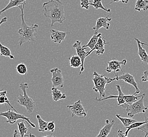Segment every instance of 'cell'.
Masks as SVG:
<instances>
[{
	"label": "cell",
	"instance_id": "cell-1",
	"mask_svg": "<svg viewBox=\"0 0 148 137\" xmlns=\"http://www.w3.org/2000/svg\"><path fill=\"white\" fill-rule=\"evenodd\" d=\"M43 12L44 16L51 20V26L55 23L62 24L65 21L64 6L60 0H50L44 3Z\"/></svg>",
	"mask_w": 148,
	"mask_h": 137
},
{
	"label": "cell",
	"instance_id": "cell-2",
	"mask_svg": "<svg viewBox=\"0 0 148 137\" xmlns=\"http://www.w3.org/2000/svg\"><path fill=\"white\" fill-rule=\"evenodd\" d=\"M25 4L26 3H24L18 7L21 10L22 17L21 28L18 31V33L20 35L18 42V45L20 46L26 42H35L37 37V29L39 26L37 24H34L29 26L26 23L24 15V9Z\"/></svg>",
	"mask_w": 148,
	"mask_h": 137
},
{
	"label": "cell",
	"instance_id": "cell-3",
	"mask_svg": "<svg viewBox=\"0 0 148 137\" xmlns=\"http://www.w3.org/2000/svg\"><path fill=\"white\" fill-rule=\"evenodd\" d=\"M92 80L94 83V91L99 93L100 98H103L106 97V85L116 81V77H107L104 74H100L97 72L95 71L93 73V78Z\"/></svg>",
	"mask_w": 148,
	"mask_h": 137
},
{
	"label": "cell",
	"instance_id": "cell-4",
	"mask_svg": "<svg viewBox=\"0 0 148 137\" xmlns=\"http://www.w3.org/2000/svg\"><path fill=\"white\" fill-rule=\"evenodd\" d=\"M20 88L23 91V94H19L17 97V102L21 106L24 107L28 113H31L34 110L36 104L34 101L29 97L27 93V89L29 88L28 83H21Z\"/></svg>",
	"mask_w": 148,
	"mask_h": 137
},
{
	"label": "cell",
	"instance_id": "cell-5",
	"mask_svg": "<svg viewBox=\"0 0 148 137\" xmlns=\"http://www.w3.org/2000/svg\"><path fill=\"white\" fill-rule=\"evenodd\" d=\"M145 95V93H144L142 97L140 98L139 100L134 103L130 104H127L125 103L120 106L123 108L125 109L128 116L130 118L134 117L135 115L140 113H145L148 109V107H145L144 105V98Z\"/></svg>",
	"mask_w": 148,
	"mask_h": 137
},
{
	"label": "cell",
	"instance_id": "cell-6",
	"mask_svg": "<svg viewBox=\"0 0 148 137\" xmlns=\"http://www.w3.org/2000/svg\"><path fill=\"white\" fill-rule=\"evenodd\" d=\"M0 117H4L6 118V123H8L11 125L14 124L19 119L24 120L29 126H31L32 128H35L36 125L34 123L32 122L31 121L29 118L26 117L25 115L20 114L17 112L11 111V110H8L6 111L0 112Z\"/></svg>",
	"mask_w": 148,
	"mask_h": 137
},
{
	"label": "cell",
	"instance_id": "cell-7",
	"mask_svg": "<svg viewBox=\"0 0 148 137\" xmlns=\"http://www.w3.org/2000/svg\"><path fill=\"white\" fill-rule=\"evenodd\" d=\"M72 112L71 116L74 117L77 116L82 119L85 118L87 116V111H86L81 100H78L75 102L73 103L71 105L67 107Z\"/></svg>",
	"mask_w": 148,
	"mask_h": 137
},
{
	"label": "cell",
	"instance_id": "cell-8",
	"mask_svg": "<svg viewBox=\"0 0 148 137\" xmlns=\"http://www.w3.org/2000/svg\"><path fill=\"white\" fill-rule=\"evenodd\" d=\"M127 63L126 59H123L122 61H118L117 60H112L107 62L108 66L106 68V71L108 73L114 72L116 73L119 72H123L122 69V66H125Z\"/></svg>",
	"mask_w": 148,
	"mask_h": 137
},
{
	"label": "cell",
	"instance_id": "cell-9",
	"mask_svg": "<svg viewBox=\"0 0 148 137\" xmlns=\"http://www.w3.org/2000/svg\"><path fill=\"white\" fill-rule=\"evenodd\" d=\"M50 72L52 74L51 81L53 86L64 87V77L62 70L58 68H54L51 69Z\"/></svg>",
	"mask_w": 148,
	"mask_h": 137
},
{
	"label": "cell",
	"instance_id": "cell-10",
	"mask_svg": "<svg viewBox=\"0 0 148 137\" xmlns=\"http://www.w3.org/2000/svg\"><path fill=\"white\" fill-rule=\"evenodd\" d=\"M73 47L75 49L77 55L81 59L82 66H81V68H80V70L79 73V75H81L85 70L84 62H85L86 58L87 57V54L88 52L86 51V48H84V47H83V46H82V42H81V41H80L79 40H77L76 41V42L73 44Z\"/></svg>",
	"mask_w": 148,
	"mask_h": 137
},
{
	"label": "cell",
	"instance_id": "cell-11",
	"mask_svg": "<svg viewBox=\"0 0 148 137\" xmlns=\"http://www.w3.org/2000/svg\"><path fill=\"white\" fill-rule=\"evenodd\" d=\"M115 77H116V81H119V80H122L124 81L126 83H128L131 86H133L134 88L136 89V92L134 93L135 95L138 94L140 92L138 85L137 84V82L136 81L134 77V75L132 74H130L129 73H123L122 75L119 76L117 73H115Z\"/></svg>",
	"mask_w": 148,
	"mask_h": 137
},
{
	"label": "cell",
	"instance_id": "cell-12",
	"mask_svg": "<svg viewBox=\"0 0 148 137\" xmlns=\"http://www.w3.org/2000/svg\"><path fill=\"white\" fill-rule=\"evenodd\" d=\"M108 44H109V42H106V39L103 37L102 35L100 36L96 44L94 46V48L87 52V57L89 56L94 51H95L96 54L98 55L103 54L105 51V46Z\"/></svg>",
	"mask_w": 148,
	"mask_h": 137
},
{
	"label": "cell",
	"instance_id": "cell-13",
	"mask_svg": "<svg viewBox=\"0 0 148 137\" xmlns=\"http://www.w3.org/2000/svg\"><path fill=\"white\" fill-rule=\"evenodd\" d=\"M117 90L118 91V95H110L108 97H105L103 98H98L97 97L95 98V100L97 101L98 102H100L103 101L104 100H108V99H116L118 101V106H121L123 104L125 103V101L123 99V95L124 93H123V91L121 86L119 85H116Z\"/></svg>",
	"mask_w": 148,
	"mask_h": 137
},
{
	"label": "cell",
	"instance_id": "cell-14",
	"mask_svg": "<svg viewBox=\"0 0 148 137\" xmlns=\"http://www.w3.org/2000/svg\"><path fill=\"white\" fill-rule=\"evenodd\" d=\"M50 34L51 41L54 43L60 44L65 40L67 35L69 34V32L51 29L50 30Z\"/></svg>",
	"mask_w": 148,
	"mask_h": 137
},
{
	"label": "cell",
	"instance_id": "cell-15",
	"mask_svg": "<svg viewBox=\"0 0 148 137\" xmlns=\"http://www.w3.org/2000/svg\"><path fill=\"white\" fill-rule=\"evenodd\" d=\"M111 20L112 19L109 17V16H107L105 17L99 18L96 22V26L93 27V30L95 31V33L98 34L99 30L101 29V28H103L106 30H109L110 26L109 22L111 21Z\"/></svg>",
	"mask_w": 148,
	"mask_h": 137
},
{
	"label": "cell",
	"instance_id": "cell-16",
	"mask_svg": "<svg viewBox=\"0 0 148 137\" xmlns=\"http://www.w3.org/2000/svg\"><path fill=\"white\" fill-rule=\"evenodd\" d=\"M135 40L137 41L138 47V53L140 59L143 62L148 63V54L145 49H144L143 46H148L146 43H143L141 42L140 40L138 39L137 38H134Z\"/></svg>",
	"mask_w": 148,
	"mask_h": 137
},
{
	"label": "cell",
	"instance_id": "cell-17",
	"mask_svg": "<svg viewBox=\"0 0 148 137\" xmlns=\"http://www.w3.org/2000/svg\"><path fill=\"white\" fill-rule=\"evenodd\" d=\"M115 121L112 120L111 122H109V120H106V125L103 126V128L101 129L100 131L99 134L97 136V137H108L109 134L110 133L111 129L112 128Z\"/></svg>",
	"mask_w": 148,
	"mask_h": 137
},
{
	"label": "cell",
	"instance_id": "cell-18",
	"mask_svg": "<svg viewBox=\"0 0 148 137\" xmlns=\"http://www.w3.org/2000/svg\"><path fill=\"white\" fill-rule=\"evenodd\" d=\"M26 0H10L8 4L6 6L4 9H2V10H0V15H2L3 12L8 10L9 9H12L14 7H18L22 4L26 3Z\"/></svg>",
	"mask_w": 148,
	"mask_h": 137
},
{
	"label": "cell",
	"instance_id": "cell-19",
	"mask_svg": "<svg viewBox=\"0 0 148 137\" xmlns=\"http://www.w3.org/2000/svg\"><path fill=\"white\" fill-rule=\"evenodd\" d=\"M51 90L53 99L55 101H58L59 100H64L66 99V95L63 93L61 91L57 88V87L53 86Z\"/></svg>",
	"mask_w": 148,
	"mask_h": 137
},
{
	"label": "cell",
	"instance_id": "cell-20",
	"mask_svg": "<svg viewBox=\"0 0 148 137\" xmlns=\"http://www.w3.org/2000/svg\"><path fill=\"white\" fill-rule=\"evenodd\" d=\"M135 10L138 11H148V0H137L135 4Z\"/></svg>",
	"mask_w": 148,
	"mask_h": 137
},
{
	"label": "cell",
	"instance_id": "cell-21",
	"mask_svg": "<svg viewBox=\"0 0 148 137\" xmlns=\"http://www.w3.org/2000/svg\"><path fill=\"white\" fill-rule=\"evenodd\" d=\"M144 95V93L142 95H136L135 94H123V99L125 101V104H130L136 101L141 97H142Z\"/></svg>",
	"mask_w": 148,
	"mask_h": 137
},
{
	"label": "cell",
	"instance_id": "cell-22",
	"mask_svg": "<svg viewBox=\"0 0 148 137\" xmlns=\"http://www.w3.org/2000/svg\"><path fill=\"white\" fill-rule=\"evenodd\" d=\"M70 66L74 68H77L82 66V61L79 57L77 55H73L71 57L69 58Z\"/></svg>",
	"mask_w": 148,
	"mask_h": 137
},
{
	"label": "cell",
	"instance_id": "cell-23",
	"mask_svg": "<svg viewBox=\"0 0 148 137\" xmlns=\"http://www.w3.org/2000/svg\"><path fill=\"white\" fill-rule=\"evenodd\" d=\"M101 35H102L101 33H98V34L95 33L92 35V37H91V39L89 40L88 43H87V44L83 46V47L86 48L87 47H88V48L90 49V50H92V49L94 48V46H95V45L96 44V43L98 42V40L99 39L100 37L101 36Z\"/></svg>",
	"mask_w": 148,
	"mask_h": 137
},
{
	"label": "cell",
	"instance_id": "cell-24",
	"mask_svg": "<svg viewBox=\"0 0 148 137\" xmlns=\"http://www.w3.org/2000/svg\"><path fill=\"white\" fill-rule=\"evenodd\" d=\"M0 55L5 57H9L11 59H14V57L12 54L10 49L3 45L0 42Z\"/></svg>",
	"mask_w": 148,
	"mask_h": 137
},
{
	"label": "cell",
	"instance_id": "cell-25",
	"mask_svg": "<svg viewBox=\"0 0 148 137\" xmlns=\"http://www.w3.org/2000/svg\"><path fill=\"white\" fill-rule=\"evenodd\" d=\"M36 118L38 120V126H39L38 131L41 132H45L47 131H48V130H47L48 122L43 120L39 114L36 115Z\"/></svg>",
	"mask_w": 148,
	"mask_h": 137
},
{
	"label": "cell",
	"instance_id": "cell-26",
	"mask_svg": "<svg viewBox=\"0 0 148 137\" xmlns=\"http://www.w3.org/2000/svg\"><path fill=\"white\" fill-rule=\"evenodd\" d=\"M116 116L122 122L123 125L125 128L128 127L129 126H130L131 124H132L133 123L137 121V120L132 119V118H130L122 117L120 114H117L116 115Z\"/></svg>",
	"mask_w": 148,
	"mask_h": 137
},
{
	"label": "cell",
	"instance_id": "cell-27",
	"mask_svg": "<svg viewBox=\"0 0 148 137\" xmlns=\"http://www.w3.org/2000/svg\"><path fill=\"white\" fill-rule=\"evenodd\" d=\"M90 4L96 10L99 9H102L103 11L107 12L108 13H110L111 12V9H107L103 6L101 0H93L92 1H90Z\"/></svg>",
	"mask_w": 148,
	"mask_h": 137
},
{
	"label": "cell",
	"instance_id": "cell-28",
	"mask_svg": "<svg viewBox=\"0 0 148 137\" xmlns=\"http://www.w3.org/2000/svg\"><path fill=\"white\" fill-rule=\"evenodd\" d=\"M24 121V120H23L21 122L17 123V126L18 128L20 136L22 137H25V136L27 134V131H28V128L26 127Z\"/></svg>",
	"mask_w": 148,
	"mask_h": 137
},
{
	"label": "cell",
	"instance_id": "cell-29",
	"mask_svg": "<svg viewBox=\"0 0 148 137\" xmlns=\"http://www.w3.org/2000/svg\"><path fill=\"white\" fill-rule=\"evenodd\" d=\"M145 121H143V122H141V121H136L135 122L133 123L132 124H131L130 126H129L128 127H126L127 128V130L125 132V137H127L128 136L129 133L131 131L132 129H137L139 128L140 126L143 125L144 123H145Z\"/></svg>",
	"mask_w": 148,
	"mask_h": 137
},
{
	"label": "cell",
	"instance_id": "cell-30",
	"mask_svg": "<svg viewBox=\"0 0 148 137\" xmlns=\"http://www.w3.org/2000/svg\"><path fill=\"white\" fill-rule=\"evenodd\" d=\"M16 69L17 72L21 75H26L27 73V68L24 63L18 64L16 66Z\"/></svg>",
	"mask_w": 148,
	"mask_h": 137
},
{
	"label": "cell",
	"instance_id": "cell-31",
	"mask_svg": "<svg viewBox=\"0 0 148 137\" xmlns=\"http://www.w3.org/2000/svg\"><path fill=\"white\" fill-rule=\"evenodd\" d=\"M145 123L137 128V129L143 132L145 134V137H147L148 136V117H146L145 118Z\"/></svg>",
	"mask_w": 148,
	"mask_h": 137
},
{
	"label": "cell",
	"instance_id": "cell-32",
	"mask_svg": "<svg viewBox=\"0 0 148 137\" xmlns=\"http://www.w3.org/2000/svg\"><path fill=\"white\" fill-rule=\"evenodd\" d=\"M90 1L89 0H80V6L82 9L88 10L89 8Z\"/></svg>",
	"mask_w": 148,
	"mask_h": 137
},
{
	"label": "cell",
	"instance_id": "cell-33",
	"mask_svg": "<svg viewBox=\"0 0 148 137\" xmlns=\"http://www.w3.org/2000/svg\"><path fill=\"white\" fill-rule=\"evenodd\" d=\"M55 125L54 121H51V122H49L47 124V130L51 132V133H53L55 131Z\"/></svg>",
	"mask_w": 148,
	"mask_h": 137
},
{
	"label": "cell",
	"instance_id": "cell-34",
	"mask_svg": "<svg viewBox=\"0 0 148 137\" xmlns=\"http://www.w3.org/2000/svg\"><path fill=\"white\" fill-rule=\"evenodd\" d=\"M143 82H148V72L145 71L143 73V75L141 77Z\"/></svg>",
	"mask_w": 148,
	"mask_h": 137
},
{
	"label": "cell",
	"instance_id": "cell-35",
	"mask_svg": "<svg viewBox=\"0 0 148 137\" xmlns=\"http://www.w3.org/2000/svg\"><path fill=\"white\" fill-rule=\"evenodd\" d=\"M120 1H121L122 3H125V4H128L129 0H113L111 3H110V4H112V3H114V2H120Z\"/></svg>",
	"mask_w": 148,
	"mask_h": 137
},
{
	"label": "cell",
	"instance_id": "cell-36",
	"mask_svg": "<svg viewBox=\"0 0 148 137\" xmlns=\"http://www.w3.org/2000/svg\"><path fill=\"white\" fill-rule=\"evenodd\" d=\"M117 134L118 137H125V132L121 130H119L117 132Z\"/></svg>",
	"mask_w": 148,
	"mask_h": 137
},
{
	"label": "cell",
	"instance_id": "cell-37",
	"mask_svg": "<svg viewBox=\"0 0 148 137\" xmlns=\"http://www.w3.org/2000/svg\"><path fill=\"white\" fill-rule=\"evenodd\" d=\"M8 20V17H4L0 21V26H1L3 23H5Z\"/></svg>",
	"mask_w": 148,
	"mask_h": 137
},
{
	"label": "cell",
	"instance_id": "cell-38",
	"mask_svg": "<svg viewBox=\"0 0 148 137\" xmlns=\"http://www.w3.org/2000/svg\"><path fill=\"white\" fill-rule=\"evenodd\" d=\"M7 94V91L6 90H0V96H2V95H5Z\"/></svg>",
	"mask_w": 148,
	"mask_h": 137
},
{
	"label": "cell",
	"instance_id": "cell-39",
	"mask_svg": "<svg viewBox=\"0 0 148 137\" xmlns=\"http://www.w3.org/2000/svg\"><path fill=\"white\" fill-rule=\"evenodd\" d=\"M18 132L17 131V130H15L14 132V134H13V136L14 137H18V136H20V133L18 134ZM21 137V136H20Z\"/></svg>",
	"mask_w": 148,
	"mask_h": 137
}]
</instances>
